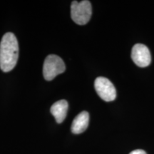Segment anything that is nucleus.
Instances as JSON below:
<instances>
[{
	"label": "nucleus",
	"mask_w": 154,
	"mask_h": 154,
	"mask_svg": "<svg viewBox=\"0 0 154 154\" xmlns=\"http://www.w3.org/2000/svg\"><path fill=\"white\" fill-rule=\"evenodd\" d=\"M68 106V103L64 99L59 100L51 106L50 111L58 124L62 123L66 118Z\"/></svg>",
	"instance_id": "7"
},
{
	"label": "nucleus",
	"mask_w": 154,
	"mask_h": 154,
	"mask_svg": "<svg viewBox=\"0 0 154 154\" xmlns=\"http://www.w3.org/2000/svg\"><path fill=\"white\" fill-rule=\"evenodd\" d=\"M98 95L105 101H112L116 97V91L113 84L105 77H98L94 82Z\"/></svg>",
	"instance_id": "4"
},
{
	"label": "nucleus",
	"mask_w": 154,
	"mask_h": 154,
	"mask_svg": "<svg viewBox=\"0 0 154 154\" xmlns=\"http://www.w3.org/2000/svg\"><path fill=\"white\" fill-rule=\"evenodd\" d=\"M129 154H146V151H144L143 150H140V149H137V150H134L131 152Z\"/></svg>",
	"instance_id": "8"
},
{
	"label": "nucleus",
	"mask_w": 154,
	"mask_h": 154,
	"mask_svg": "<svg viewBox=\"0 0 154 154\" xmlns=\"http://www.w3.org/2000/svg\"><path fill=\"white\" fill-rule=\"evenodd\" d=\"M89 123V114L87 111H84L77 115L72 124V132L74 134H82L88 128Z\"/></svg>",
	"instance_id": "6"
},
{
	"label": "nucleus",
	"mask_w": 154,
	"mask_h": 154,
	"mask_svg": "<svg viewBox=\"0 0 154 154\" xmlns=\"http://www.w3.org/2000/svg\"><path fill=\"white\" fill-rule=\"evenodd\" d=\"M66 66L62 59L57 55L51 54L46 58L43 66V75L47 81H51L57 75L65 72Z\"/></svg>",
	"instance_id": "3"
},
{
	"label": "nucleus",
	"mask_w": 154,
	"mask_h": 154,
	"mask_svg": "<svg viewBox=\"0 0 154 154\" xmlns=\"http://www.w3.org/2000/svg\"><path fill=\"white\" fill-rule=\"evenodd\" d=\"M134 62L139 67H146L151 63V56L149 49L144 44H137L134 46L131 51Z\"/></svg>",
	"instance_id": "5"
},
{
	"label": "nucleus",
	"mask_w": 154,
	"mask_h": 154,
	"mask_svg": "<svg viewBox=\"0 0 154 154\" xmlns=\"http://www.w3.org/2000/svg\"><path fill=\"white\" fill-rule=\"evenodd\" d=\"M19 57V44L14 34L6 33L0 43V68L9 72L16 66Z\"/></svg>",
	"instance_id": "1"
},
{
	"label": "nucleus",
	"mask_w": 154,
	"mask_h": 154,
	"mask_svg": "<svg viewBox=\"0 0 154 154\" xmlns=\"http://www.w3.org/2000/svg\"><path fill=\"white\" fill-rule=\"evenodd\" d=\"M92 14L91 2L87 0L73 1L71 5V17L75 23L79 25L87 24Z\"/></svg>",
	"instance_id": "2"
}]
</instances>
